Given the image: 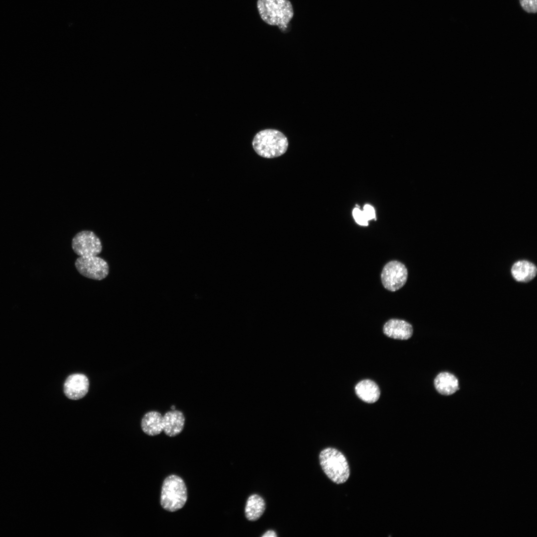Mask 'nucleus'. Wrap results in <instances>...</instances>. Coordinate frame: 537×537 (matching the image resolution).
<instances>
[{"label": "nucleus", "mask_w": 537, "mask_h": 537, "mask_svg": "<svg viewBox=\"0 0 537 537\" xmlns=\"http://www.w3.org/2000/svg\"><path fill=\"white\" fill-rule=\"evenodd\" d=\"M257 8L262 20L267 24L286 31L294 11L289 0H258Z\"/></svg>", "instance_id": "f257e3e1"}, {"label": "nucleus", "mask_w": 537, "mask_h": 537, "mask_svg": "<svg viewBox=\"0 0 537 537\" xmlns=\"http://www.w3.org/2000/svg\"><path fill=\"white\" fill-rule=\"evenodd\" d=\"M252 146L260 156L271 159L284 154L287 150L288 142L286 137L280 131L267 129L256 134Z\"/></svg>", "instance_id": "f03ea898"}, {"label": "nucleus", "mask_w": 537, "mask_h": 537, "mask_svg": "<svg viewBox=\"0 0 537 537\" xmlns=\"http://www.w3.org/2000/svg\"><path fill=\"white\" fill-rule=\"evenodd\" d=\"M320 466L327 477L333 482L340 484L349 478L350 470L345 456L333 448H324L319 453Z\"/></svg>", "instance_id": "7ed1b4c3"}, {"label": "nucleus", "mask_w": 537, "mask_h": 537, "mask_svg": "<svg viewBox=\"0 0 537 537\" xmlns=\"http://www.w3.org/2000/svg\"><path fill=\"white\" fill-rule=\"evenodd\" d=\"M187 499V489L181 478L171 475L164 481L161 494L160 503L164 509L175 512L181 509Z\"/></svg>", "instance_id": "20e7f679"}, {"label": "nucleus", "mask_w": 537, "mask_h": 537, "mask_svg": "<svg viewBox=\"0 0 537 537\" xmlns=\"http://www.w3.org/2000/svg\"><path fill=\"white\" fill-rule=\"evenodd\" d=\"M75 265L81 275L94 280H101L109 273L107 263L96 256H80L76 260Z\"/></svg>", "instance_id": "39448f33"}, {"label": "nucleus", "mask_w": 537, "mask_h": 537, "mask_svg": "<svg viewBox=\"0 0 537 537\" xmlns=\"http://www.w3.org/2000/svg\"><path fill=\"white\" fill-rule=\"evenodd\" d=\"M72 247L74 252L80 256H96L102 251L99 238L90 230L77 233L72 239Z\"/></svg>", "instance_id": "423d86ee"}, {"label": "nucleus", "mask_w": 537, "mask_h": 537, "mask_svg": "<svg viewBox=\"0 0 537 537\" xmlns=\"http://www.w3.org/2000/svg\"><path fill=\"white\" fill-rule=\"evenodd\" d=\"M408 271L401 263L393 261L383 268L381 275L383 285L388 290L396 291L403 287L407 279Z\"/></svg>", "instance_id": "0eeeda50"}, {"label": "nucleus", "mask_w": 537, "mask_h": 537, "mask_svg": "<svg viewBox=\"0 0 537 537\" xmlns=\"http://www.w3.org/2000/svg\"><path fill=\"white\" fill-rule=\"evenodd\" d=\"M89 385V379L86 375L80 373H73L69 375L64 382V393L70 399L79 400L87 394Z\"/></svg>", "instance_id": "6e6552de"}, {"label": "nucleus", "mask_w": 537, "mask_h": 537, "mask_svg": "<svg viewBox=\"0 0 537 537\" xmlns=\"http://www.w3.org/2000/svg\"><path fill=\"white\" fill-rule=\"evenodd\" d=\"M384 334L387 337L394 339L407 340L413 334V328L408 322L399 319H392L384 324L383 328Z\"/></svg>", "instance_id": "1a4fd4ad"}, {"label": "nucleus", "mask_w": 537, "mask_h": 537, "mask_svg": "<svg viewBox=\"0 0 537 537\" xmlns=\"http://www.w3.org/2000/svg\"><path fill=\"white\" fill-rule=\"evenodd\" d=\"M184 422L185 418L181 411H168L163 416V431L169 437L176 436L182 431Z\"/></svg>", "instance_id": "9d476101"}, {"label": "nucleus", "mask_w": 537, "mask_h": 537, "mask_svg": "<svg viewBox=\"0 0 537 537\" xmlns=\"http://www.w3.org/2000/svg\"><path fill=\"white\" fill-rule=\"evenodd\" d=\"M141 427L146 434L150 436L158 435L163 431V416L159 412L149 411L143 417Z\"/></svg>", "instance_id": "9b49d317"}, {"label": "nucleus", "mask_w": 537, "mask_h": 537, "mask_svg": "<svg viewBox=\"0 0 537 537\" xmlns=\"http://www.w3.org/2000/svg\"><path fill=\"white\" fill-rule=\"evenodd\" d=\"M355 392L361 400L368 403L375 402L380 394L378 386L370 379H364L359 382L356 385Z\"/></svg>", "instance_id": "f8f14e48"}, {"label": "nucleus", "mask_w": 537, "mask_h": 537, "mask_svg": "<svg viewBox=\"0 0 537 537\" xmlns=\"http://www.w3.org/2000/svg\"><path fill=\"white\" fill-rule=\"evenodd\" d=\"M537 268L532 262L520 260L515 263L511 268V273L514 279L519 282H527L536 275Z\"/></svg>", "instance_id": "ddd939ff"}, {"label": "nucleus", "mask_w": 537, "mask_h": 537, "mask_svg": "<svg viewBox=\"0 0 537 537\" xmlns=\"http://www.w3.org/2000/svg\"><path fill=\"white\" fill-rule=\"evenodd\" d=\"M435 387L437 391L444 395H450L458 389V381L452 373L442 372L434 380Z\"/></svg>", "instance_id": "4468645a"}, {"label": "nucleus", "mask_w": 537, "mask_h": 537, "mask_svg": "<svg viewBox=\"0 0 537 537\" xmlns=\"http://www.w3.org/2000/svg\"><path fill=\"white\" fill-rule=\"evenodd\" d=\"M266 509L264 499L259 495L254 494L248 498L245 509V517L250 521L258 520Z\"/></svg>", "instance_id": "2eb2a0df"}, {"label": "nucleus", "mask_w": 537, "mask_h": 537, "mask_svg": "<svg viewBox=\"0 0 537 537\" xmlns=\"http://www.w3.org/2000/svg\"><path fill=\"white\" fill-rule=\"evenodd\" d=\"M522 8L528 13H536L537 11V0H519Z\"/></svg>", "instance_id": "dca6fc26"}, {"label": "nucleus", "mask_w": 537, "mask_h": 537, "mask_svg": "<svg viewBox=\"0 0 537 537\" xmlns=\"http://www.w3.org/2000/svg\"><path fill=\"white\" fill-rule=\"evenodd\" d=\"M353 216L356 221L359 225L366 226L368 224V220L366 218L362 211L356 208L353 212Z\"/></svg>", "instance_id": "f3484780"}, {"label": "nucleus", "mask_w": 537, "mask_h": 537, "mask_svg": "<svg viewBox=\"0 0 537 537\" xmlns=\"http://www.w3.org/2000/svg\"><path fill=\"white\" fill-rule=\"evenodd\" d=\"M367 219L370 220L375 217V212L373 208L369 205H365L362 211Z\"/></svg>", "instance_id": "a211bd4d"}, {"label": "nucleus", "mask_w": 537, "mask_h": 537, "mask_svg": "<svg viewBox=\"0 0 537 537\" xmlns=\"http://www.w3.org/2000/svg\"><path fill=\"white\" fill-rule=\"evenodd\" d=\"M262 537H276L277 535L276 532L273 530H268L264 535L262 536Z\"/></svg>", "instance_id": "6ab92c4d"}]
</instances>
